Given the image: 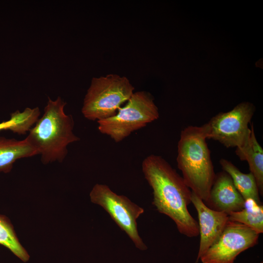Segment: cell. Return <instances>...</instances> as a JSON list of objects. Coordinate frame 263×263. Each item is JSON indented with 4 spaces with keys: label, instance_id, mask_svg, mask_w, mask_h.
I'll list each match as a JSON object with an SVG mask.
<instances>
[{
    "label": "cell",
    "instance_id": "obj_8",
    "mask_svg": "<svg viewBox=\"0 0 263 263\" xmlns=\"http://www.w3.org/2000/svg\"><path fill=\"white\" fill-rule=\"evenodd\" d=\"M259 237L250 227L228 220L220 237L200 260L203 263H233L241 253L258 244Z\"/></svg>",
    "mask_w": 263,
    "mask_h": 263
},
{
    "label": "cell",
    "instance_id": "obj_3",
    "mask_svg": "<svg viewBox=\"0 0 263 263\" xmlns=\"http://www.w3.org/2000/svg\"><path fill=\"white\" fill-rule=\"evenodd\" d=\"M66 105L59 96L55 100L48 97L43 114L25 138L41 155L44 164L56 161L62 162L67 154L68 146L80 140L73 132L72 116L64 112Z\"/></svg>",
    "mask_w": 263,
    "mask_h": 263
},
{
    "label": "cell",
    "instance_id": "obj_4",
    "mask_svg": "<svg viewBox=\"0 0 263 263\" xmlns=\"http://www.w3.org/2000/svg\"><path fill=\"white\" fill-rule=\"evenodd\" d=\"M134 89L125 76L110 74L94 77L84 99L82 113L92 121L112 117L130 99Z\"/></svg>",
    "mask_w": 263,
    "mask_h": 263
},
{
    "label": "cell",
    "instance_id": "obj_11",
    "mask_svg": "<svg viewBox=\"0 0 263 263\" xmlns=\"http://www.w3.org/2000/svg\"><path fill=\"white\" fill-rule=\"evenodd\" d=\"M249 139L242 147L236 149V154L241 160L246 161L250 172L254 176L260 194H263V150L256 138L253 124Z\"/></svg>",
    "mask_w": 263,
    "mask_h": 263
},
{
    "label": "cell",
    "instance_id": "obj_16",
    "mask_svg": "<svg viewBox=\"0 0 263 263\" xmlns=\"http://www.w3.org/2000/svg\"><path fill=\"white\" fill-rule=\"evenodd\" d=\"M0 244L10 250L23 262L29 259V255L20 244L9 220L0 215Z\"/></svg>",
    "mask_w": 263,
    "mask_h": 263
},
{
    "label": "cell",
    "instance_id": "obj_10",
    "mask_svg": "<svg viewBox=\"0 0 263 263\" xmlns=\"http://www.w3.org/2000/svg\"><path fill=\"white\" fill-rule=\"evenodd\" d=\"M205 203L213 210L228 214L243 209L244 200L230 176L223 171L216 174L208 199Z\"/></svg>",
    "mask_w": 263,
    "mask_h": 263
},
{
    "label": "cell",
    "instance_id": "obj_6",
    "mask_svg": "<svg viewBox=\"0 0 263 263\" xmlns=\"http://www.w3.org/2000/svg\"><path fill=\"white\" fill-rule=\"evenodd\" d=\"M90 196L92 202L99 205L108 213L137 248L142 250L147 249V246L139 235L136 222L144 212L142 207L127 197L117 194L106 185H95Z\"/></svg>",
    "mask_w": 263,
    "mask_h": 263
},
{
    "label": "cell",
    "instance_id": "obj_7",
    "mask_svg": "<svg viewBox=\"0 0 263 263\" xmlns=\"http://www.w3.org/2000/svg\"><path fill=\"white\" fill-rule=\"evenodd\" d=\"M255 111L253 104L243 102L227 112H221L207 123V139L217 141L226 148H239L248 141L249 124Z\"/></svg>",
    "mask_w": 263,
    "mask_h": 263
},
{
    "label": "cell",
    "instance_id": "obj_14",
    "mask_svg": "<svg viewBox=\"0 0 263 263\" xmlns=\"http://www.w3.org/2000/svg\"><path fill=\"white\" fill-rule=\"evenodd\" d=\"M229 221L242 224L258 234L263 232V206L251 199L244 200V208L228 214Z\"/></svg>",
    "mask_w": 263,
    "mask_h": 263
},
{
    "label": "cell",
    "instance_id": "obj_13",
    "mask_svg": "<svg viewBox=\"0 0 263 263\" xmlns=\"http://www.w3.org/2000/svg\"><path fill=\"white\" fill-rule=\"evenodd\" d=\"M223 171L231 177L233 184L244 200L251 199L261 204L259 190L255 178L251 173L241 172L231 162L224 158L220 160Z\"/></svg>",
    "mask_w": 263,
    "mask_h": 263
},
{
    "label": "cell",
    "instance_id": "obj_9",
    "mask_svg": "<svg viewBox=\"0 0 263 263\" xmlns=\"http://www.w3.org/2000/svg\"><path fill=\"white\" fill-rule=\"evenodd\" d=\"M191 203L196 209L199 219L200 240L197 263L220 237L229 220L228 214L210 208L192 191Z\"/></svg>",
    "mask_w": 263,
    "mask_h": 263
},
{
    "label": "cell",
    "instance_id": "obj_17",
    "mask_svg": "<svg viewBox=\"0 0 263 263\" xmlns=\"http://www.w3.org/2000/svg\"><path fill=\"white\" fill-rule=\"evenodd\" d=\"M263 263V262H261V263Z\"/></svg>",
    "mask_w": 263,
    "mask_h": 263
},
{
    "label": "cell",
    "instance_id": "obj_15",
    "mask_svg": "<svg viewBox=\"0 0 263 263\" xmlns=\"http://www.w3.org/2000/svg\"><path fill=\"white\" fill-rule=\"evenodd\" d=\"M40 114L38 107H27L21 112L16 111L11 114L9 120L0 123V131L8 130L19 135L25 134L38 121Z\"/></svg>",
    "mask_w": 263,
    "mask_h": 263
},
{
    "label": "cell",
    "instance_id": "obj_5",
    "mask_svg": "<svg viewBox=\"0 0 263 263\" xmlns=\"http://www.w3.org/2000/svg\"><path fill=\"white\" fill-rule=\"evenodd\" d=\"M159 117L158 109L152 95L148 92L139 91L133 93L115 115L97 121L98 129L118 143Z\"/></svg>",
    "mask_w": 263,
    "mask_h": 263
},
{
    "label": "cell",
    "instance_id": "obj_2",
    "mask_svg": "<svg viewBox=\"0 0 263 263\" xmlns=\"http://www.w3.org/2000/svg\"><path fill=\"white\" fill-rule=\"evenodd\" d=\"M207 135V123L186 127L180 134L176 159L185 183L205 203L216 175L206 141Z\"/></svg>",
    "mask_w": 263,
    "mask_h": 263
},
{
    "label": "cell",
    "instance_id": "obj_1",
    "mask_svg": "<svg viewBox=\"0 0 263 263\" xmlns=\"http://www.w3.org/2000/svg\"><path fill=\"white\" fill-rule=\"evenodd\" d=\"M142 169L152 189V204L156 209L171 219L181 234L190 238L198 236V222L188 208L191 203V191L183 177L164 158L157 155L146 157Z\"/></svg>",
    "mask_w": 263,
    "mask_h": 263
},
{
    "label": "cell",
    "instance_id": "obj_12",
    "mask_svg": "<svg viewBox=\"0 0 263 263\" xmlns=\"http://www.w3.org/2000/svg\"><path fill=\"white\" fill-rule=\"evenodd\" d=\"M25 138L22 140L0 137V172H9L16 160L38 155Z\"/></svg>",
    "mask_w": 263,
    "mask_h": 263
}]
</instances>
